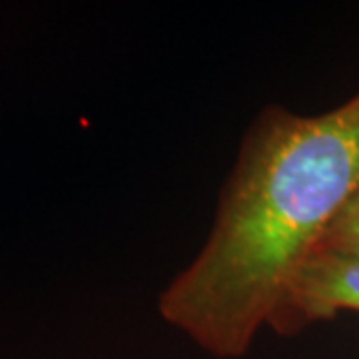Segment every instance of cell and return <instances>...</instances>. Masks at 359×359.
I'll return each instance as SVG.
<instances>
[{
	"label": "cell",
	"instance_id": "cell-1",
	"mask_svg": "<svg viewBox=\"0 0 359 359\" xmlns=\"http://www.w3.org/2000/svg\"><path fill=\"white\" fill-rule=\"evenodd\" d=\"M359 190V92L330 112L271 106L245 136L214 226L158 311L205 353L238 359Z\"/></svg>",
	"mask_w": 359,
	"mask_h": 359
},
{
	"label": "cell",
	"instance_id": "cell-2",
	"mask_svg": "<svg viewBox=\"0 0 359 359\" xmlns=\"http://www.w3.org/2000/svg\"><path fill=\"white\" fill-rule=\"evenodd\" d=\"M341 311L359 313V256L316 250L287 285L269 330L297 334Z\"/></svg>",
	"mask_w": 359,
	"mask_h": 359
},
{
	"label": "cell",
	"instance_id": "cell-3",
	"mask_svg": "<svg viewBox=\"0 0 359 359\" xmlns=\"http://www.w3.org/2000/svg\"><path fill=\"white\" fill-rule=\"evenodd\" d=\"M316 250H330L359 256V190L334 219Z\"/></svg>",
	"mask_w": 359,
	"mask_h": 359
}]
</instances>
